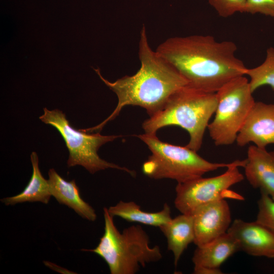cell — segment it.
I'll list each match as a JSON object with an SVG mask.
<instances>
[{"label": "cell", "mask_w": 274, "mask_h": 274, "mask_svg": "<svg viewBox=\"0 0 274 274\" xmlns=\"http://www.w3.org/2000/svg\"><path fill=\"white\" fill-rule=\"evenodd\" d=\"M217 103L216 92L187 84L175 92L158 112L144 121L142 127L146 133L156 134L163 127L180 126L189 135L186 146L197 152Z\"/></svg>", "instance_id": "obj_3"}, {"label": "cell", "mask_w": 274, "mask_h": 274, "mask_svg": "<svg viewBox=\"0 0 274 274\" xmlns=\"http://www.w3.org/2000/svg\"><path fill=\"white\" fill-rule=\"evenodd\" d=\"M249 77V85L253 93L258 88L269 86L274 91V48L269 47L263 62L258 66L248 68L246 75Z\"/></svg>", "instance_id": "obj_18"}, {"label": "cell", "mask_w": 274, "mask_h": 274, "mask_svg": "<svg viewBox=\"0 0 274 274\" xmlns=\"http://www.w3.org/2000/svg\"><path fill=\"white\" fill-rule=\"evenodd\" d=\"M39 119L55 128L62 136L69 152L68 167L81 165L92 174L111 168L123 170L132 176L135 175L134 171L109 162L97 154L102 145L114 141L120 135H103L99 132L89 133L81 129H76L70 124L65 114L58 109L49 110L45 108L44 114Z\"/></svg>", "instance_id": "obj_7"}, {"label": "cell", "mask_w": 274, "mask_h": 274, "mask_svg": "<svg viewBox=\"0 0 274 274\" xmlns=\"http://www.w3.org/2000/svg\"><path fill=\"white\" fill-rule=\"evenodd\" d=\"M32 166L31 177L24 190L16 195L1 199L6 206L15 205L25 202L39 201L48 203L52 196L48 180L44 178L39 166V158L35 152L30 155Z\"/></svg>", "instance_id": "obj_16"}, {"label": "cell", "mask_w": 274, "mask_h": 274, "mask_svg": "<svg viewBox=\"0 0 274 274\" xmlns=\"http://www.w3.org/2000/svg\"><path fill=\"white\" fill-rule=\"evenodd\" d=\"M209 3L222 17H228L237 12L244 13L246 0H209Z\"/></svg>", "instance_id": "obj_20"}, {"label": "cell", "mask_w": 274, "mask_h": 274, "mask_svg": "<svg viewBox=\"0 0 274 274\" xmlns=\"http://www.w3.org/2000/svg\"><path fill=\"white\" fill-rule=\"evenodd\" d=\"M218 103L209 134L216 146H228L237 134L255 102L249 81L245 75L231 80L216 92Z\"/></svg>", "instance_id": "obj_6"}, {"label": "cell", "mask_w": 274, "mask_h": 274, "mask_svg": "<svg viewBox=\"0 0 274 274\" xmlns=\"http://www.w3.org/2000/svg\"><path fill=\"white\" fill-rule=\"evenodd\" d=\"M258 209L256 221L274 232V200L267 194L261 192Z\"/></svg>", "instance_id": "obj_19"}, {"label": "cell", "mask_w": 274, "mask_h": 274, "mask_svg": "<svg viewBox=\"0 0 274 274\" xmlns=\"http://www.w3.org/2000/svg\"><path fill=\"white\" fill-rule=\"evenodd\" d=\"M245 12L260 13L274 18V0H246Z\"/></svg>", "instance_id": "obj_21"}, {"label": "cell", "mask_w": 274, "mask_h": 274, "mask_svg": "<svg viewBox=\"0 0 274 274\" xmlns=\"http://www.w3.org/2000/svg\"><path fill=\"white\" fill-rule=\"evenodd\" d=\"M196 246L206 244L227 232L231 212L225 199L215 200L197 208L193 214Z\"/></svg>", "instance_id": "obj_9"}, {"label": "cell", "mask_w": 274, "mask_h": 274, "mask_svg": "<svg viewBox=\"0 0 274 274\" xmlns=\"http://www.w3.org/2000/svg\"><path fill=\"white\" fill-rule=\"evenodd\" d=\"M104 233L93 249H82L102 258L111 274H134L141 267L161 260L158 246L151 247L146 232L139 225H131L120 232L112 216L104 208Z\"/></svg>", "instance_id": "obj_4"}, {"label": "cell", "mask_w": 274, "mask_h": 274, "mask_svg": "<svg viewBox=\"0 0 274 274\" xmlns=\"http://www.w3.org/2000/svg\"><path fill=\"white\" fill-rule=\"evenodd\" d=\"M227 232L236 240L240 251L253 256L274 258V232L256 220L235 219Z\"/></svg>", "instance_id": "obj_11"}, {"label": "cell", "mask_w": 274, "mask_h": 274, "mask_svg": "<svg viewBox=\"0 0 274 274\" xmlns=\"http://www.w3.org/2000/svg\"><path fill=\"white\" fill-rule=\"evenodd\" d=\"M48 176L51 195L59 203L72 209L85 219L96 220L97 215L94 209L82 198L75 180H65L53 168L49 170Z\"/></svg>", "instance_id": "obj_14"}, {"label": "cell", "mask_w": 274, "mask_h": 274, "mask_svg": "<svg viewBox=\"0 0 274 274\" xmlns=\"http://www.w3.org/2000/svg\"><path fill=\"white\" fill-rule=\"evenodd\" d=\"M113 217H119L129 222L160 227L172 218L169 206L165 203L163 209L157 212H147L133 201H120L115 206L108 209Z\"/></svg>", "instance_id": "obj_17"}, {"label": "cell", "mask_w": 274, "mask_h": 274, "mask_svg": "<svg viewBox=\"0 0 274 274\" xmlns=\"http://www.w3.org/2000/svg\"><path fill=\"white\" fill-rule=\"evenodd\" d=\"M137 136L151 152L142 166L144 174L151 179H170L183 183L202 177L207 173L227 168L232 163L210 162L186 146L160 141L156 134L145 133Z\"/></svg>", "instance_id": "obj_5"}, {"label": "cell", "mask_w": 274, "mask_h": 274, "mask_svg": "<svg viewBox=\"0 0 274 274\" xmlns=\"http://www.w3.org/2000/svg\"><path fill=\"white\" fill-rule=\"evenodd\" d=\"M236 142L239 147L253 143L261 148L274 144V104L255 101Z\"/></svg>", "instance_id": "obj_10"}, {"label": "cell", "mask_w": 274, "mask_h": 274, "mask_svg": "<svg viewBox=\"0 0 274 274\" xmlns=\"http://www.w3.org/2000/svg\"><path fill=\"white\" fill-rule=\"evenodd\" d=\"M139 57L141 66L132 76H125L114 82L104 78L99 68H93L101 81L118 97L113 112L98 125L82 129L87 132L99 131L119 114L126 106H138L145 109L150 117L158 112L177 90L188 84V81L165 58L151 48L146 28L140 32Z\"/></svg>", "instance_id": "obj_2"}, {"label": "cell", "mask_w": 274, "mask_h": 274, "mask_svg": "<svg viewBox=\"0 0 274 274\" xmlns=\"http://www.w3.org/2000/svg\"><path fill=\"white\" fill-rule=\"evenodd\" d=\"M244 168L250 185L274 200V152L255 145L250 146Z\"/></svg>", "instance_id": "obj_13"}, {"label": "cell", "mask_w": 274, "mask_h": 274, "mask_svg": "<svg viewBox=\"0 0 274 274\" xmlns=\"http://www.w3.org/2000/svg\"><path fill=\"white\" fill-rule=\"evenodd\" d=\"M240 251L236 240L228 232L201 246H197L192 260L195 274L222 273L220 266Z\"/></svg>", "instance_id": "obj_12"}, {"label": "cell", "mask_w": 274, "mask_h": 274, "mask_svg": "<svg viewBox=\"0 0 274 274\" xmlns=\"http://www.w3.org/2000/svg\"><path fill=\"white\" fill-rule=\"evenodd\" d=\"M246 159L232 162L223 174L213 177H202L183 183L176 187L175 207L182 214L192 215L198 207L225 198L243 200L244 198L229 188L242 182L244 176L238 167H244Z\"/></svg>", "instance_id": "obj_8"}, {"label": "cell", "mask_w": 274, "mask_h": 274, "mask_svg": "<svg viewBox=\"0 0 274 274\" xmlns=\"http://www.w3.org/2000/svg\"><path fill=\"white\" fill-rule=\"evenodd\" d=\"M236 44L219 42L210 35L169 38L156 51L188 82L189 85L216 93L226 83L245 75L247 68L235 56Z\"/></svg>", "instance_id": "obj_1"}, {"label": "cell", "mask_w": 274, "mask_h": 274, "mask_svg": "<svg viewBox=\"0 0 274 274\" xmlns=\"http://www.w3.org/2000/svg\"><path fill=\"white\" fill-rule=\"evenodd\" d=\"M159 228L166 238L167 249L173 253L176 266L188 246L194 242L193 215L182 214Z\"/></svg>", "instance_id": "obj_15"}]
</instances>
